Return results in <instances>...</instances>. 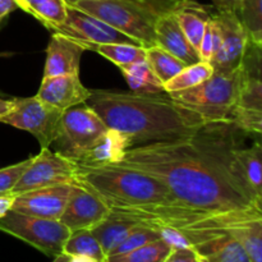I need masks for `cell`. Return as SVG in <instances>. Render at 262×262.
Segmentation results:
<instances>
[{"label": "cell", "mask_w": 262, "mask_h": 262, "mask_svg": "<svg viewBox=\"0 0 262 262\" xmlns=\"http://www.w3.org/2000/svg\"><path fill=\"white\" fill-rule=\"evenodd\" d=\"M117 164L154 177L189 207L209 212L262 211L212 166L191 138L130 147Z\"/></svg>", "instance_id": "1"}, {"label": "cell", "mask_w": 262, "mask_h": 262, "mask_svg": "<svg viewBox=\"0 0 262 262\" xmlns=\"http://www.w3.org/2000/svg\"><path fill=\"white\" fill-rule=\"evenodd\" d=\"M86 104L107 128L124 135L130 147L187 140L206 124L199 114L174 101L166 92L124 94L91 90Z\"/></svg>", "instance_id": "2"}, {"label": "cell", "mask_w": 262, "mask_h": 262, "mask_svg": "<svg viewBox=\"0 0 262 262\" xmlns=\"http://www.w3.org/2000/svg\"><path fill=\"white\" fill-rule=\"evenodd\" d=\"M74 183L99 196L109 207L118 209L177 201L160 181L118 164L77 165Z\"/></svg>", "instance_id": "3"}, {"label": "cell", "mask_w": 262, "mask_h": 262, "mask_svg": "<svg viewBox=\"0 0 262 262\" xmlns=\"http://www.w3.org/2000/svg\"><path fill=\"white\" fill-rule=\"evenodd\" d=\"M110 215L151 228L168 227L183 233L188 241L204 234H229L235 227L262 217V211L209 212L178 201L136 207H110Z\"/></svg>", "instance_id": "4"}, {"label": "cell", "mask_w": 262, "mask_h": 262, "mask_svg": "<svg viewBox=\"0 0 262 262\" xmlns=\"http://www.w3.org/2000/svg\"><path fill=\"white\" fill-rule=\"evenodd\" d=\"M178 0H94L73 7L99 18L143 48L156 45L155 22Z\"/></svg>", "instance_id": "5"}, {"label": "cell", "mask_w": 262, "mask_h": 262, "mask_svg": "<svg viewBox=\"0 0 262 262\" xmlns=\"http://www.w3.org/2000/svg\"><path fill=\"white\" fill-rule=\"evenodd\" d=\"M239 71L214 69V73L197 86L169 92V96L187 109L199 114L206 123L228 120L238 94Z\"/></svg>", "instance_id": "6"}, {"label": "cell", "mask_w": 262, "mask_h": 262, "mask_svg": "<svg viewBox=\"0 0 262 262\" xmlns=\"http://www.w3.org/2000/svg\"><path fill=\"white\" fill-rule=\"evenodd\" d=\"M238 94L228 120L242 132H262V45L248 43L241 61Z\"/></svg>", "instance_id": "7"}, {"label": "cell", "mask_w": 262, "mask_h": 262, "mask_svg": "<svg viewBox=\"0 0 262 262\" xmlns=\"http://www.w3.org/2000/svg\"><path fill=\"white\" fill-rule=\"evenodd\" d=\"M107 129L104 120L86 102H82L63 110L58 137L53 145L56 152L76 161Z\"/></svg>", "instance_id": "8"}, {"label": "cell", "mask_w": 262, "mask_h": 262, "mask_svg": "<svg viewBox=\"0 0 262 262\" xmlns=\"http://www.w3.org/2000/svg\"><path fill=\"white\" fill-rule=\"evenodd\" d=\"M0 230L51 257L63 253L64 243L72 233L59 220L30 216L12 210L0 217Z\"/></svg>", "instance_id": "9"}, {"label": "cell", "mask_w": 262, "mask_h": 262, "mask_svg": "<svg viewBox=\"0 0 262 262\" xmlns=\"http://www.w3.org/2000/svg\"><path fill=\"white\" fill-rule=\"evenodd\" d=\"M13 102L12 110L0 123L27 130L38 141L41 148L50 147L58 137L63 110L46 104L37 96L13 99Z\"/></svg>", "instance_id": "10"}, {"label": "cell", "mask_w": 262, "mask_h": 262, "mask_svg": "<svg viewBox=\"0 0 262 262\" xmlns=\"http://www.w3.org/2000/svg\"><path fill=\"white\" fill-rule=\"evenodd\" d=\"M77 164L71 159L50 148H41L40 154L33 156L30 166L25 170L19 181L13 187V193H23L31 189L45 188L58 184L74 183Z\"/></svg>", "instance_id": "11"}, {"label": "cell", "mask_w": 262, "mask_h": 262, "mask_svg": "<svg viewBox=\"0 0 262 262\" xmlns=\"http://www.w3.org/2000/svg\"><path fill=\"white\" fill-rule=\"evenodd\" d=\"M81 43L84 49L90 43H136L99 18L67 4V18L63 25L53 31ZM138 45V43H137Z\"/></svg>", "instance_id": "12"}, {"label": "cell", "mask_w": 262, "mask_h": 262, "mask_svg": "<svg viewBox=\"0 0 262 262\" xmlns=\"http://www.w3.org/2000/svg\"><path fill=\"white\" fill-rule=\"evenodd\" d=\"M110 215V207L89 189L72 184L71 194L59 222L71 232L92 229Z\"/></svg>", "instance_id": "13"}, {"label": "cell", "mask_w": 262, "mask_h": 262, "mask_svg": "<svg viewBox=\"0 0 262 262\" xmlns=\"http://www.w3.org/2000/svg\"><path fill=\"white\" fill-rule=\"evenodd\" d=\"M215 14L222 30V43L210 63L214 69H237L250 43L247 31L233 10H216Z\"/></svg>", "instance_id": "14"}, {"label": "cell", "mask_w": 262, "mask_h": 262, "mask_svg": "<svg viewBox=\"0 0 262 262\" xmlns=\"http://www.w3.org/2000/svg\"><path fill=\"white\" fill-rule=\"evenodd\" d=\"M72 184H58L18 193L10 210L30 216L59 220L68 202Z\"/></svg>", "instance_id": "15"}, {"label": "cell", "mask_w": 262, "mask_h": 262, "mask_svg": "<svg viewBox=\"0 0 262 262\" xmlns=\"http://www.w3.org/2000/svg\"><path fill=\"white\" fill-rule=\"evenodd\" d=\"M91 90L86 89L79 79V73L43 77L36 96L46 104L60 110L86 102Z\"/></svg>", "instance_id": "16"}, {"label": "cell", "mask_w": 262, "mask_h": 262, "mask_svg": "<svg viewBox=\"0 0 262 262\" xmlns=\"http://www.w3.org/2000/svg\"><path fill=\"white\" fill-rule=\"evenodd\" d=\"M86 49L77 41L53 32L43 67V77L79 73V63Z\"/></svg>", "instance_id": "17"}, {"label": "cell", "mask_w": 262, "mask_h": 262, "mask_svg": "<svg viewBox=\"0 0 262 262\" xmlns=\"http://www.w3.org/2000/svg\"><path fill=\"white\" fill-rule=\"evenodd\" d=\"M156 45L173 54L186 66L200 61L199 53L187 40L173 10L161 14L155 22Z\"/></svg>", "instance_id": "18"}, {"label": "cell", "mask_w": 262, "mask_h": 262, "mask_svg": "<svg viewBox=\"0 0 262 262\" xmlns=\"http://www.w3.org/2000/svg\"><path fill=\"white\" fill-rule=\"evenodd\" d=\"M130 148L129 140L118 130L107 129L86 152L74 163L82 166H100L117 164L123 160L125 151Z\"/></svg>", "instance_id": "19"}, {"label": "cell", "mask_w": 262, "mask_h": 262, "mask_svg": "<svg viewBox=\"0 0 262 262\" xmlns=\"http://www.w3.org/2000/svg\"><path fill=\"white\" fill-rule=\"evenodd\" d=\"M191 245L206 262H251L245 248L227 233L202 235Z\"/></svg>", "instance_id": "20"}, {"label": "cell", "mask_w": 262, "mask_h": 262, "mask_svg": "<svg viewBox=\"0 0 262 262\" xmlns=\"http://www.w3.org/2000/svg\"><path fill=\"white\" fill-rule=\"evenodd\" d=\"M173 13L182 31L186 35L187 40L199 53L202 35H204L207 22L211 17L210 10L205 5L192 2V0H178Z\"/></svg>", "instance_id": "21"}, {"label": "cell", "mask_w": 262, "mask_h": 262, "mask_svg": "<svg viewBox=\"0 0 262 262\" xmlns=\"http://www.w3.org/2000/svg\"><path fill=\"white\" fill-rule=\"evenodd\" d=\"M14 3L51 32L63 25L67 18V3L64 0H14Z\"/></svg>", "instance_id": "22"}, {"label": "cell", "mask_w": 262, "mask_h": 262, "mask_svg": "<svg viewBox=\"0 0 262 262\" xmlns=\"http://www.w3.org/2000/svg\"><path fill=\"white\" fill-rule=\"evenodd\" d=\"M136 223L122 217L109 215L105 220L95 225L91 230L94 237L99 241L105 255H109L136 227Z\"/></svg>", "instance_id": "23"}, {"label": "cell", "mask_w": 262, "mask_h": 262, "mask_svg": "<svg viewBox=\"0 0 262 262\" xmlns=\"http://www.w3.org/2000/svg\"><path fill=\"white\" fill-rule=\"evenodd\" d=\"M123 77L127 81L135 94H161L164 91V84L156 77L147 61H138V63L128 64L119 67Z\"/></svg>", "instance_id": "24"}, {"label": "cell", "mask_w": 262, "mask_h": 262, "mask_svg": "<svg viewBox=\"0 0 262 262\" xmlns=\"http://www.w3.org/2000/svg\"><path fill=\"white\" fill-rule=\"evenodd\" d=\"M86 50H92L100 54L115 66H128L146 60V48L137 43H90Z\"/></svg>", "instance_id": "25"}, {"label": "cell", "mask_w": 262, "mask_h": 262, "mask_svg": "<svg viewBox=\"0 0 262 262\" xmlns=\"http://www.w3.org/2000/svg\"><path fill=\"white\" fill-rule=\"evenodd\" d=\"M235 156L245 173L246 179L251 188L255 191V193L262 199V147L261 143L255 142V145L251 147H242L238 146L235 148Z\"/></svg>", "instance_id": "26"}, {"label": "cell", "mask_w": 262, "mask_h": 262, "mask_svg": "<svg viewBox=\"0 0 262 262\" xmlns=\"http://www.w3.org/2000/svg\"><path fill=\"white\" fill-rule=\"evenodd\" d=\"M63 253L69 256H86L97 262L106 261V255L102 251L99 241L89 229L72 232L64 243Z\"/></svg>", "instance_id": "27"}, {"label": "cell", "mask_w": 262, "mask_h": 262, "mask_svg": "<svg viewBox=\"0 0 262 262\" xmlns=\"http://www.w3.org/2000/svg\"><path fill=\"white\" fill-rule=\"evenodd\" d=\"M212 73H214V67L209 61L200 60L197 63L189 64L184 67L173 78L164 83V91L169 94V92L188 90L204 82Z\"/></svg>", "instance_id": "28"}, {"label": "cell", "mask_w": 262, "mask_h": 262, "mask_svg": "<svg viewBox=\"0 0 262 262\" xmlns=\"http://www.w3.org/2000/svg\"><path fill=\"white\" fill-rule=\"evenodd\" d=\"M146 61L163 84L186 67L183 61L158 45L146 48Z\"/></svg>", "instance_id": "29"}, {"label": "cell", "mask_w": 262, "mask_h": 262, "mask_svg": "<svg viewBox=\"0 0 262 262\" xmlns=\"http://www.w3.org/2000/svg\"><path fill=\"white\" fill-rule=\"evenodd\" d=\"M235 13L251 42L262 45V0H237Z\"/></svg>", "instance_id": "30"}, {"label": "cell", "mask_w": 262, "mask_h": 262, "mask_svg": "<svg viewBox=\"0 0 262 262\" xmlns=\"http://www.w3.org/2000/svg\"><path fill=\"white\" fill-rule=\"evenodd\" d=\"M171 251V247L163 239L138 247L122 255L109 256L105 262H163Z\"/></svg>", "instance_id": "31"}, {"label": "cell", "mask_w": 262, "mask_h": 262, "mask_svg": "<svg viewBox=\"0 0 262 262\" xmlns=\"http://www.w3.org/2000/svg\"><path fill=\"white\" fill-rule=\"evenodd\" d=\"M161 239L160 233L156 229L151 227H146V225L137 224L132 229V232L106 256H115V255H122V253H127L129 251L136 250L138 247L147 245V243L155 242V241Z\"/></svg>", "instance_id": "32"}, {"label": "cell", "mask_w": 262, "mask_h": 262, "mask_svg": "<svg viewBox=\"0 0 262 262\" xmlns=\"http://www.w3.org/2000/svg\"><path fill=\"white\" fill-rule=\"evenodd\" d=\"M220 43H222V30H220L219 20H217L216 14L211 13V17L207 22L204 35H202L201 43H200V59L202 61H209L210 63L219 50Z\"/></svg>", "instance_id": "33"}, {"label": "cell", "mask_w": 262, "mask_h": 262, "mask_svg": "<svg viewBox=\"0 0 262 262\" xmlns=\"http://www.w3.org/2000/svg\"><path fill=\"white\" fill-rule=\"evenodd\" d=\"M33 156L20 161V163L14 164V165L7 166V168L0 169V194L12 192L13 187L17 184L22 174L25 173L26 169L30 166Z\"/></svg>", "instance_id": "34"}, {"label": "cell", "mask_w": 262, "mask_h": 262, "mask_svg": "<svg viewBox=\"0 0 262 262\" xmlns=\"http://www.w3.org/2000/svg\"><path fill=\"white\" fill-rule=\"evenodd\" d=\"M200 260L201 257L193 247H184L171 248L163 262H199Z\"/></svg>", "instance_id": "35"}, {"label": "cell", "mask_w": 262, "mask_h": 262, "mask_svg": "<svg viewBox=\"0 0 262 262\" xmlns=\"http://www.w3.org/2000/svg\"><path fill=\"white\" fill-rule=\"evenodd\" d=\"M17 8L18 7L14 0H0V25L4 26V23L7 22L8 15Z\"/></svg>", "instance_id": "36"}, {"label": "cell", "mask_w": 262, "mask_h": 262, "mask_svg": "<svg viewBox=\"0 0 262 262\" xmlns=\"http://www.w3.org/2000/svg\"><path fill=\"white\" fill-rule=\"evenodd\" d=\"M15 196H17V194L13 193V192L0 194V217L4 216L8 211H10Z\"/></svg>", "instance_id": "37"}, {"label": "cell", "mask_w": 262, "mask_h": 262, "mask_svg": "<svg viewBox=\"0 0 262 262\" xmlns=\"http://www.w3.org/2000/svg\"><path fill=\"white\" fill-rule=\"evenodd\" d=\"M216 10H233L235 12L237 0H212Z\"/></svg>", "instance_id": "38"}, {"label": "cell", "mask_w": 262, "mask_h": 262, "mask_svg": "<svg viewBox=\"0 0 262 262\" xmlns=\"http://www.w3.org/2000/svg\"><path fill=\"white\" fill-rule=\"evenodd\" d=\"M13 104H14V102H13V99L12 100L0 99V119L12 110Z\"/></svg>", "instance_id": "39"}, {"label": "cell", "mask_w": 262, "mask_h": 262, "mask_svg": "<svg viewBox=\"0 0 262 262\" xmlns=\"http://www.w3.org/2000/svg\"><path fill=\"white\" fill-rule=\"evenodd\" d=\"M68 262H97L94 258L86 257V256H69L68 255Z\"/></svg>", "instance_id": "40"}, {"label": "cell", "mask_w": 262, "mask_h": 262, "mask_svg": "<svg viewBox=\"0 0 262 262\" xmlns=\"http://www.w3.org/2000/svg\"><path fill=\"white\" fill-rule=\"evenodd\" d=\"M54 262H68V255H66V253H61V255L56 256Z\"/></svg>", "instance_id": "41"}, {"label": "cell", "mask_w": 262, "mask_h": 262, "mask_svg": "<svg viewBox=\"0 0 262 262\" xmlns=\"http://www.w3.org/2000/svg\"><path fill=\"white\" fill-rule=\"evenodd\" d=\"M68 5H74L79 2H94V0H64Z\"/></svg>", "instance_id": "42"}, {"label": "cell", "mask_w": 262, "mask_h": 262, "mask_svg": "<svg viewBox=\"0 0 262 262\" xmlns=\"http://www.w3.org/2000/svg\"><path fill=\"white\" fill-rule=\"evenodd\" d=\"M199 262H206V261H205V260H204V258H201V260H200Z\"/></svg>", "instance_id": "43"}, {"label": "cell", "mask_w": 262, "mask_h": 262, "mask_svg": "<svg viewBox=\"0 0 262 262\" xmlns=\"http://www.w3.org/2000/svg\"><path fill=\"white\" fill-rule=\"evenodd\" d=\"M2 27H3V26H2V25H0V28H2Z\"/></svg>", "instance_id": "44"}]
</instances>
